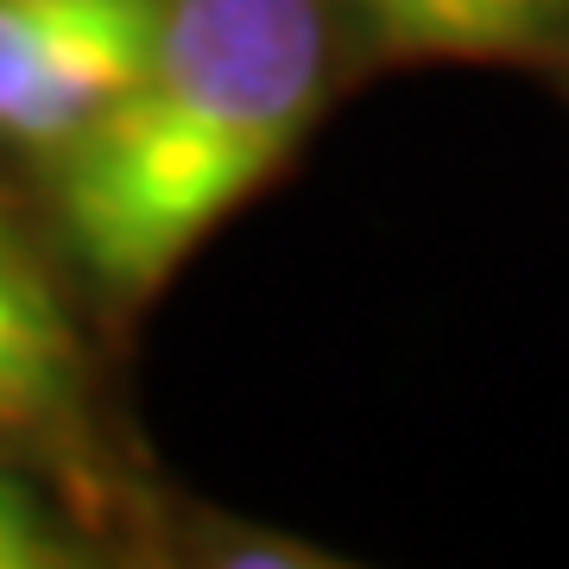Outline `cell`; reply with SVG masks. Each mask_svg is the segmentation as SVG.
<instances>
[{"label":"cell","mask_w":569,"mask_h":569,"mask_svg":"<svg viewBox=\"0 0 569 569\" xmlns=\"http://www.w3.org/2000/svg\"><path fill=\"white\" fill-rule=\"evenodd\" d=\"M89 563V538L63 519L44 488L0 468V569H77Z\"/></svg>","instance_id":"cell-5"},{"label":"cell","mask_w":569,"mask_h":569,"mask_svg":"<svg viewBox=\"0 0 569 569\" xmlns=\"http://www.w3.org/2000/svg\"><path fill=\"white\" fill-rule=\"evenodd\" d=\"M329 0H171L140 77L51 152V216L114 305H146L284 171L329 102Z\"/></svg>","instance_id":"cell-1"},{"label":"cell","mask_w":569,"mask_h":569,"mask_svg":"<svg viewBox=\"0 0 569 569\" xmlns=\"http://www.w3.org/2000/svg\"><path fill=\"white\" fill-rule=\"evenodd\" d=\"M557 82H563V89H569V63H563V70H557Z\"/></svg>","instance_id":"cell-6"},{"label":"cell","mask_w":569,"mask_h":569,"mask_svg":"<svg viewBox=\"0 0 569 569\" xmlns=\"http://www.w3.org/2000/svg\"><path fill=\"white\" fill-rule=\"evenodd\" d=\"M387 63H569V0H329Z\"/></svg>","instance_id":"cell-4"},{"label":"cell","mask_w":569,"mask_h":569,"mask_svg":"<svg viewBox=\"0 0 569 569\" xmlns=\"http://www.w3.org/2000/svg\"><path fill=\"white\" fill-rule=\"evenodd\" d=\"M171 0H0V146L51 159L140 77Z\"/></svg>","instance_id":"cell-2"},{"label":"cell","mask_w":569,"mask_h":569,"mask_svg":"<svg viewBox=\"0 0 569 569\" xmlns=\"http://www.w3.org/2000/svg\"><path fill=\"white\" fill-rule=\"evenodd\" d=\"M89 406V361L20 234L0 222V443L70 449Z\"/></svg>","instance_id":"cell-3"}]
</instances>
